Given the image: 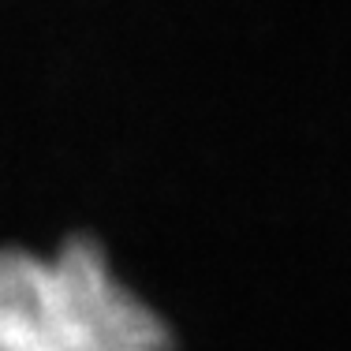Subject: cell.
Returning <instances> with one entry per match:
<instances>
[{"instance_id": "cell-1", "label": "cell", "mask_w": 351, "mask_h": 351, "mask_svg": "<svg viewBox=\"0 0 351 351\" xmlns=\"http://www.w3.org/2000/svg\"><path fill=\"white\" fill-rule=\"evenodd\" d=\"M0 351H172V332L94 239L68 236L53 254L0 250Z\"/></svg>"}]
</instances>
